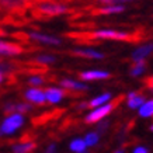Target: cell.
Wrapping results in <instances>:
<instances>
[{
	"label": "cell",
	"instance_id": "16",
	"mask_svg": "<svg viewBox=\"0 0 153 153\" xmlns=\"http://www.w3.org/2000/svg\"><path fill=\"white\" fill-rule=\"evenodd\" d=\"M70 150L74 153H87V145L84 142V139H73L70 142Z\"/></svg>",
	"mask_w": 153,
	"mask_h": 153
},
{
	"label": "cell",
	"instance_id": "31",
	"mask_svg": "<svg viewBox=\"0 0 153 153\" xmlns=\"http://www.w3.org/2000/svg\"><path fill=\"white\" fill-rule=\"evenodd\" d=\"M1 91H3V90H0V98H1V96H3V93H1Z\"/></svg>",
	"mask_w": 153,
	"mask_h": 153
},
{
	"label": "cell",
	"instance_id": "21",
	"mask_svg": "<svg viewBox=\"0 0 153 153\" xmlns=\"http://www.w3.org/2000/svg\"><path fill=\"white\" fill-rule=\"evenodd\" d=\"M98 140H100V134H97L96 131L94 132H90L84 136V142L87 146H94V145L98 143Z\"/></svg>",
	"mask_w": 153,
	"mask_h": 153
},
{
	"label": "cell",
	"instance_id": "17",
	"mask_svg": "<svg viewBox=\"0 0 153 153\" xmlns=\"http://www.w3.org/2000/svg\"><path fill=\"white\" fill-rule=\"evenodd\" d=\"M111 97H112L111 93H104V94H101V96H98V97L93 98L91 101H88V108H97V107L102 105L104 102L110 101V100H111Z\"/></svg>",
	"mask_w": 153,
	"mask_h": 153
},
{
	"label": "cell",
	"instance_id": "26",
	"mask_svg": "<svg viewBox=\"0 0 153 153\" xmlns=\"http://www.w3.org/2000/svg\"><path fill=\"white\" fill-rule=\"evenodd\" d=\"M74 107H76V110H79V111H82V110H87V108H88V102H86V101L77 102V104H74Z\"/></svg>",
	"mask_w": 153,
	"mask_h": 153
},
{
	"label": "cell",
	"instance_id": "14",
	"mask_svg": "<svg viewBox=\"0 0 153 153\" xmlns=\"http://www.w3.org/2000/svg\"><path fill=\"white\" fill-rule=\"evenodd\" d=\"M126 97H128V107L132 108V110L139 108L145 102V96L140 91H131Z\"/></svg>",
	"mask_w": 153,
	"mask_h": 153
},
{
	"label": "cell",
	"instance_id": "12",
	"mask_svg": "<svg viewBox=\"0 0 153 153\" xmlns=\"http://www.w3.org/2000/svg\"><path fill=\"white\" fill-rule=\"evenodd\" d=\"M58 83L60 84V87L65 88V90H70V91H88V86L83 84L80 82L72 79H60L58 80Z\"/></svg>",
	"mask_w": 153,
	"mask_h": 153
},
{
	"label": "cell",
	"instance_id": "4",
	"mask_svg": "<svg viewBox=\"0 0 153 153\" xmlns=\"http://www.w3.org/2000/svg\"><path fill=\"white\" fill-rule=\"evenodd\" d=\"M35 3V0H0V13L25 16Z\"/></svg>",
	"mask_w": 153,
	"mask_h": 153
},
{
	"label": "cell",
	"instance_id": "25",
	"mask_svg": "<svg viewBox=\"0 0 153 153\" xmlns=\"http://www.w3.org/2000/svg\"><path fill=\"white\" fill-rule=\"evenodd\" d=\"M143 86L148 90H152L153 88V76H149V77H146V79L143 80Z\"/></svg>",
	"mask_w": 153,
	"mask_h": 153
},
{
	"label": "cell",
	"instance_id": "2",
	"mask_svg": "<svg viewBox=\"0 0 153 153\" xmlns=\"http://www.w3.org/2000/svg\"><path fill=\"white\" fill-rule=\"evenodd\" d=\"M76 10L69 9L68 6L58 3L55 0H47V1H37L35 4L30 9L28 14L33 20L38 21H48L53 17H59L63 14L74 13Z\"/></svg>",
	"mask_w": 153,
	"mask_h": 153
},
{
	"label": "cell",
	"instance_id": "29",
	"mask_svg": "<svg viewBox=\"0 0 153 153\" xmlns=\"http://www.w3.org/2000/svg\"><path fill=\"white\" fill-rule=\"evenodd\" d=\"M125 148H126V145L124 143V145H122V146H121L120 149H117V150H115V152H114V153H125Z\"/></svg>",
	"mask_w": 153,
	"mask_h": 153
},
{
	"label": "cell",
	"instance_id": "24",
	"mask_svg": "<svg viewBox=\"0 0 153 153\" xmlns=\"http://www.w3.org/2000/svg\"><path fill=\"white\" fill-rule=\"evenodd\" d=\"M98 3H104V4H122V3H128L132 0H94Z\"/></svg>",
	"mask_w": 153,
	"mask_h": 153
},
{
	"label": "cell",
	"instance_id": "5",
	"mask_svg": "<svg viewBox=\"0 0 153 153\" xmlns=\"http://www.w3.org/2000/svg\"><path fill=\"white\" fill-rule=\"evenodd\" d=\"M23 124H24L23 114H19V112L9 114V117L0 124V138L14 134L16 131L23 126Z\"/></svg>",
	"mask_w": 153,
	"mask_h": 153
},
{
	"label": "cell",
	"instance_id": "19",
	"mask_svg": "<svg viewBox=\"0 0 153 153\" xmlns=\"http://www.w3.org/2000/svg\"><path fill=\"white\" fill-rule=\"evenodd\" d=\"M139 115L143 117V118H148V117H153V98L146 101L145 104L139 107Z\"/></svg>",
	"mask_w": 153,
	"mask_h": 153
},
{
	"label": "cell",
	"instance_id": "7",
	"mask_svg": "<svg viewBox=\"0 0 153 153\" xmlns=\"http://www.w3.org/2000/svg\"><path fill=\"white\" fill-rule=\"evenodd\" d=\"M86 14L90 16H110V14H120L125 11L122 4H108L105 7H86Z\"/></svg>",
	"mask_w": 153,
	"mask_h": 153
},
{
	"label": "cell",
	"instance_id": "10",
	"mask_svg": "<svg viewBox=\"0 0 153 153\" xmlns=\"http://www.w3.org/2000/svg\"><path fill=\"white\" fill-rule=\"evenodd\" d=\"M34 107L28 102H17V101H9L6 102L3 107V112L4 114H14V112H19V114H25V112L33 111Z\"/></svg>",
	"mask_w": 153,
	"mask_h": 153
},
{
	"label": "cell",
	"instance_id": "8",
	"mask_svg": "<svg viewBox=\"0 0 153 153\" xmlns=\"http://www.w3.org/2000/svg\"><path fill=\"white\" fill-rule=\"evenodd\" d=\"M65 53L74 58H83V59H104L105 55L98 51L90 49V48H74V49H69Z\"/></svg>",
	"mask_w": 153,
	"mask_h": 153
},
{
	"label": "cell",
	"instance_id": "20",
	"mask_svg": "<svg viewBox=\"0 0 153 153\" xmlns=\"http://www.w3.org/2000/svg\"><path fill=\"white\" fill-rule=\"evenodd\" d=\"M34 62H38V63H42V65H51L53 62H56V58L53 55H38L31 58Z\"/></svg>",
	"mask_w": 153,
	"mask_h": 153
},
{
	"label": "cell",
	"instance_id": "33",
	"mask_svg": "<svg viewBox=\"0 0 153 153\" xmlns=\"http://www.w3.org/2000/svg\"><path fill=\"white\" fill-rule=\"evenodd\" d=\"M150 131H152V132H153V125H150Z\"/></svg>",
	"mask_w": 153,
	"mask_h": 153
},
{
	"label": "cell",
	"instance_id": "3",
	"mask_svg": "<svg viewBox=\"0 0 153 153\" xmlns=\"http://www.w3.org/2000/svg\"><path fill=\"white\" fill-rule=\"evenodd\" d=\"M124 98H125V96H124V94H120V96H117L111 102H108V104H105V105L97 107L94 111H91L90 114H87V115L84 117L83 124H86V125H93V124L98 122L100 120H104L105 117L110 115L117 107L124 101Z\"/></svg>",
	"mask_w": 153,
	"mask_h": 153
},
{
	"label": "cell",
	"instance_id": "30",
	"mask_svg": "<svg viewBox=\"0 0 153 153\" xmlns=\"http://www.w3.org/2000/svg\"><path fill=\"white\" fill-rule=\"evenodd\" d=\"M4 79H6V77H4V73H1V72H0V84L4 82Z\"/></svg>",
	"mask_w": 153,
	"mask_h": 153
},
{
	"label": "cell",
	"instance_id": "28",
	"mask_svg": "<svg viewBox=\"0 0 153 153\" xmlns=\"http://www.w3.org/2000/svg\"><path fill=\"white\" fill-rule=\"evenodd\" d=\"M134 153H149V149L145 146H138V148H135Z\"/></svg>",
	"mask_w": 153,
	"mask_h": 153
},
{
	"label": "cell",
	"instance_id": "13",
	"mask_svg": "<svg viewBox=\"0 0 153 153\" xmlns=\"http://www.w3.org/2000/svg\"><path fill=\"white\" fill-rule=\"evenodd\" d=\"M153 52V44H146V45H142L138 49H135L131 55V59L134 62H138V60H143L148 55H150Z\"/></svg>",
	"mask_w": 153,
	"mask_h": 153
},
{
	"label": "cell",
	"instance_id": "23",
	"mask_svg": "<svg viewBox=\"0 0 153 153\" xmlns=\"http://www.w3.org/2000/svg\"><path fill=\"white\" fill-rule=\"evenodd\" d=\"M96 132L97 134H104L108 128H110V121L108 120H100L98 122H96Z\"/></svg>",
	"mask_w": 153,
	"mask_h": 153
},
{
	"label": "cell",
	"instance_id": "15",
	"mask_svg": "<svg viewBox=\"0 0 153 153\" xmlns=\"http://www.w3.org/2000/svg\"><path fill=\"white\" fill-rule=\"evenodd\" d=\"M38 145L34 142H25V143H14L11 146V152L13 153H33Z\"/></svg>",
	"mask_w": 153,
	"mask_h": 153
},
{
	"label": "cell",
	"instance_id": "32",
	"mask_svg": "<svg viewBox=\"0 0 153 153\" xmlns=\"http://www.w3.org/2000/svg\"><path fill=\"white\" fill-rule=\"evenodd\" d=\"M35 1H47V0H35Z\"/></svg>",
	"mask_w": 153,
	"mask_h": 153
},
{
	"label": "cell",
	"instance_id": "27",
	"mask_svg": "<svg viewBox=\"0 0 153 153\" xmlns=\"http://www.w3.org/2000/svg\"><path fill=\"white\" fill-rule=\"evenodd\" d=\"M44 153H56V145L55 143L48 145V148L45 149V152Z\"/></svg>",
	"mask_w": 153,
	"mask_h": 153
},
{
	"label": "cell",
	"instance_id": "9",
	"mask_svg": "<svg viewBox=\"0 0 153 153\" xmlns=\"http://www.w3.org/2000/svg\"><path fill=\"white\" fill-rule=\"evenodd\" d=\"M24 98L27 101L33 102V104H37V105H44L47 102V97H45V91L41 90L38 87H31L24 91Z\"/></svg>",
	"mask_w": 153,
	"mask_h": 153
},
{
	"label": "cell",
	"instance_id": "6",
	"mask_svg": "<svg viewBox=\"0 0 153 153\" xmlns=\"http://www.w3.org/2000/svg\"><path fill=\"white\" fill-rule=\"evenodd\" d=\"M66 112L65 108H56V110H51V111H47V112H42L39 115L34 117L31 122H33L34 126H44V125H49L51 122L53 121L59 120L60 117L63 115Z\"/></svg>",
	"mask_w": 153,
	"mask_h": 153
},
{
	"label": "cell",
	"instance_id": "1",
	"mask_svg": "<svg viewBox=\"0 0 153 153\" xmlns=\"http://www.w3.org/2000/svg\"><path fill=\"white\" fill-rule=\"evenodd\" d=\"M65 35L66 38L73 39L77 44H83V45H97V41L100 39H112V41L138 44L149 38L143 28H136L132 33L117 31V30H98V31H74V33H66Z\"/></svg>",
	"mask_w": 153,
	"mask_h": 153
},
{
	"label": "cell",
	"instance_id": "11",
	"mask_svg": "<svg viewBox=\"0 0 153 153\" xmlns=\"http://www.w3.org/2000/svg\"><path fill=\"white\" fill-rule=\"evenodd\" d=\"M80 80L84 82H96V80H105L112 77L111 73L104 72V70H87V72H79L77 73Z\"/></svg>",
	"mask_w": 153,
	"mask_h": 153
},
{
	"label": "cell",
	"instance_id": "18",
	"mask_svg": "<svg viewBox=\"0 0 153 153\" xmlns=\"http://www.w3.org/2000/svg\"><path fill=\"white\" fill-rule=\"evenodd\" d=\"M146 62L143 60H138V62H135L134 65H132V68H131L129 70V74L131 76H134V77H136V76H140V74L143 73L145 70H146Z\"/></svg>",
	"mask_w": 153,
	"mask_h": 153
},
{
	"label": "cell",
	"instance_id": "22",
	"mask_svg": "<svg viewBox=\"0 0 153 153\" xmlns=\"http://www.w3.org/2000/svg\"><path fill=\"white\" fill-rule=\"evenodd\" d=\"M45 82H47V80H45L44 76H30L27 80V83L30 84V86H33V87H38V86L44 84Z\"/></svg>",
	"mask_w": 153,
	"mask_h": 153
}]
</instances>
